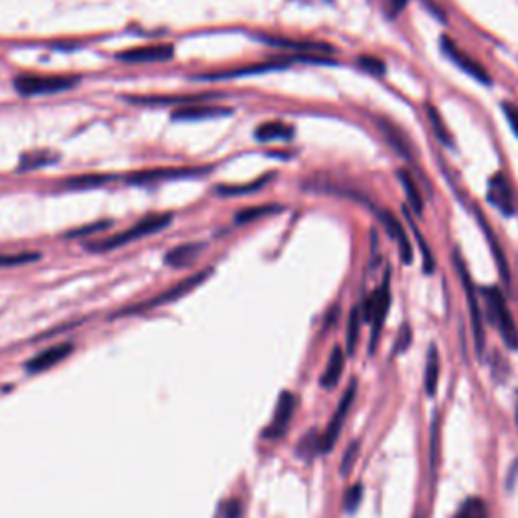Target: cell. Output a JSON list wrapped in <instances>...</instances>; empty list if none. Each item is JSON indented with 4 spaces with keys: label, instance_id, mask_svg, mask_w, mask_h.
<instances>
[{
    "label": "cell",
    "instance_id": "19",
    "mask_svg": "<svg viewBox=\"0 0 518 518\" xmlns=\"http://www.w3.org/2000/svg\"><path fill=\"white\" fill-rule=\"evenodd\" d=\"M264 43L275 45L282 49H294L300 53H316V55H326L334 53V47L328 43H320V41H294V39H283V37H262Z\"/></svg>",
    "mask_w": 518,
    "mask_h": 518
},
{
    "label": "cell",
    "instance_id": "26",
    "mask_svg": "<svg viewBox=\"0 0 518 518\" xmlns=\"http://www.w3.org/2000/svg\"><path fill=\"white\" fill-rule=\"evenodd\" d=\"M275 174H265V177H259L254 182H245V185H221L217 187V193L223 197H239V195H247V193H257L262 190L267 182L273 180Z\"/></svg>",
    "mask_w": 518,
    "mask_h": 518
},
{
    "label": "cell",
    "instance_id": "34",
    "mask_svg": "<svg viewBox=\"0 0 518 518\" xmlns=\"http://www.w3.org/2000/svg\"><path fill=\"white\" fill-rule=\"evenodd\" d=\"M361 308H355L353 312H350V319H348V328H347V348L348 353L353 355L355 353V347H356V340H358V328H361Z\"/></svg>",
    "mask_w": 518,
    "mask_h": 518
},
{
    "label": "cell",
    "instance_id": "25",
    "mask_svg": "<svg viewBox=\"0 0 518 518\" xmlns=\"http://www.w3.org/2000/svg\"><path fill=\"white\" fill-rule=\"evenodd\" d=\"M438 381H439V353L436 345H431L428 350V358H425V379H423L428 395H436Z\"/></svg>",
    "mask_w": 518,
    "mask_h": 518
},
{
    "label": "cell",
    "instance_id": "35",
    "mask_svg": "<svg viewBox=\"0 0 518 518\" xmlns=\"http://www.w3.org/2000/svg\"><path fill=\"white\" fill-rule=\"evenodd\" d=\"M356 63L365 73H371V75H375V78H383V75H385V71H387L385 61L379 60V57H375V55H361Z\"/></svg>",
    "mask_w": 518,
    "mask_h": 518
},
{
    "label": "cell",
    "instance_id": "18",
    "mask_svg": "<svg viewBox=\"0 0 518 518\" xmlns=\"http://www.w3.org/2000/svg\"><path fill=\"white\" fill-rule=\"evenodd\" d=\"M474 213H476V219H478L480 227H482V231H484V236H486V241H488V245H490L492 257H495V262H496V267H498L500 278H503V280H504V283L508 286V283H511V270H508V262H506L504 249H503V245L498 244L496 233L492 231V227H490V225H488L486 221H484V215L480 213V208H474Z\"/></svg>",
    "mask_w": 518,
    "mask_h": 518
},
{
    "label": "cell",
    "instance_id": "43",
    "mask_svg": "<svg viewBox=\"0 0 518 518\" xmlns=\"http://www.w3.org/2000/svg\"><path fill=\"white\" fill-rule=\"evenodd\" d=\"M409 340H412V328H409V326H403L397 338V347H395L397 353H401V350H405L409 347Z\"/></svg>",
    "mask_w": 518,
    "mask_h": 518
},
{
    "label": "cell",
    "instance_id": "42",
    "mask_svg": "<svg viewBox=\"0 0 518 518\" xmlns=\"http://www.w3.org/2000/svg\"><path fill=\"white\" fill-rule=\"evenodd\" d=\"M407 3H409V0H385V6H387L389 16H397L399 13H403Z\"/></svg>",
    "mask_w": 518,
    "mask_h": 518
},
{
    "label": "cell",
    "instance_id": "30",
    "mask_svg": "<svg viewBox=\"0 0 518 518\" xmlns=\"http://www.w3.org/2000/svg\"><path fill=\"white\" fill-rule=\"evenodd\" d=\"M116 180V177H106V174H83V177L67 179L65 187L67 189H97L104 187L106 182Z\"/></svg>",
    "mask_w": 518,
    "mask_h": 518
},
{
    "label": "cell",
    "instance_id": "15",
    "mask_svg": "<svg viewBox=\"0 0 518 518\" xmlns=\"http://www.w3.org/2000/svg\"><path fill=\"white\" fill-rule=\"evenodd\" d=\"M73 353V345L71 342H61V345H55V347H49L43 353H39L31 358V361L24 365V369L31 375H37V373H45L49 369H53L55 365L63 363L67 356Z\"/></svg>",
    "mask_w": 518,
    "mask_h": 518
},
{
    "label": "cell",
    "instance_id": "32",
    "mask_svg": "<svg viewBox=\"0 0 518 518\" xmlns=\"http://www.w3.org/2000/svg\"><path fill=\"white\" fill-rule=\"evenodd\" d=\"M298 456L300 458H306V459H310L314 458L316 454H322V448H320V438L316 436V431H310V433H306L304 439L300 441L298 444Z\"/></svg>",
    "mask_w": 518,
    "mask_h": 518
},
{
    "label": "cell",
    "instance_id": "13",
    "mask_svg": "<svg viewBox=\"0 0 518 518\" xmlns=\"http://www.w3.org/2000/svg\"><path fill=\"white\" fill-rule=\"evenodd\" d=\"M172 55L174 49L171 45H146L122 51L116 55V60L124 63H162L171 61Z\"/></svg>",
    "mask_w": 518,
    "mask_h": 518
},
{
    "label": "cell",
    "instance_id": "16",
    "mask_svg": "<svg viewBox=\"0 0 518 518\" xmlns=\"http://www.w3.org/2000/svg\"><path fill=\"white\" fill-rule=\"evenodd\" d=\"M233 110L223 106H213L207 102H199V104H189V106H180L177 110L172 112V120L179 122H199V120H211V118H221V116H231Z\"/></svg>",
    "mask_w": 518,
    "mask_h": 518
},
{
    "label": "cell",
    "instance_id": "24",
    "mask_svg": "<svg viewBox=\"0 0 518 518\" xmlns=\"http://www.w3.org/2000/svg\"><path fill=\"white\" fill-rule=\"evenodd\" d=\"M203 252V244H182L164 255V264L171 267H187Z\"/></svg>",
    "mask_w": 518,
    "mask_h": 518
},
{
    "label": "cell",
    "instance_id": "22",
    "mask_svg": "<svg viewBox=\"0 0 518 518\" xmlns=\"http://www.w3.org/2000/svg\"><path fill=\"white\" fill-rule=\"evenodd\" d=\"M397 177L401 180V187H403V193H405V200L409 208H413L415 215H423V195H421V187H417L415 179L412 177V172L401 169L397 172Z\"/></svg>",
    "mask_w": 518,
    "mask_h": 518
},
{
    "label": "cell",
    "instance_id": "27",
    "mask_svg": "<svg viewBox=\"0 0 518 518\" xmlns=\"http://www.w3.org/2000/svg\"><path fill=\"white\" fill-rule=\"evenodd\" d=\"M283 207L280 203H267V205H257V207H247L244 211H239L236 215V223L244 225V223H252V221H259L264 219V217H270L275 213H282Z\"/></svg>",
    "mask_w": 518,
    "mask_h": 518
},
{
    "label": "cell",
    "instance_id": "10",
    "mask_svg": "<svg viewBox=\"0 0 518 518\" xmlns=\"http://www.w3.org/2000/svg\"><path fill=\"white\" fill-rule=\"evenodd\" d=\"M355 395H356V381L350 383L348 389L345 391V395H342L337 412H334L332 420L328 423V428H326V431L320 436L322 454H328L330 449L334 448V444H337V439L342 431V425H345V420L350 412V405H353V401H355Z\"/></svg>",
    "mask_w": 518,
    "mask_h": 518
},
{
    "label": "cell",
    "instance_id": "44",
    "mask_svg": "<svg viewBox=\"0 0 518 518\" xmlns=\"http://www.w3.org/2000/svg\"><path fill=\"white\" fill-rule=\"evenodd\" d=\"M516 425H518V399H516Z\"/></svg>",
    "mask_w": 518,
    "mask_h": 518
},
{
    "label": "cell",
    "instance_id": "12",
    "mask_svg": "<svg viewBox=\"0 0 518 518\" xmlns=\"http://www.w3.org/2000/svg\"><path fill=\"white\" fill-rule=\"evenodd\" d=\"M288 63H290V61H286V60H278V61H264V63H252V65L237 67V69L215 71V73H207V75H197L195 79H200V81H221V79L247 78V75H262V73H267V71L283 69V67H288Z\"/></svg>",
    "mask_w": 518,
    "mask_h": 518
},
{
    "label": "cell",
    "instance_id": "31",
    "mask_svg": "<svg viewBox=\"0 0 518 518\" xmlns=\"http://www.w3.org/2000/svg\"><path fill=\"white\" fill-rule=\"evenodd\" d=\"M55 162V156L49 154V153H29L21 158V164H19V171L21 172H31L39 169V166H45V164H51Z\"/></svg>",
    "mask_w": 518,
    "mask_h": 518
},
{
    "label": "cell",
    "instance_id": "6",
    "mask_svg": "<svg viewBox=\"0 0 518 518\" xmlns=\"http://www.w3.org/2000/svg\"><path fill=\"white\" fill-rule=\"evenodd\" d=\"M389 278L391 273H385L381 286L373 291L363 306V316L365 320L373 322V340H371V350L377 345V338L383 328V322L387 319L389 306H391V288H389Z\"/></svg>",
    "mask_w": 518,
    "mask_h": 518
},
{
    "label": "cell",
    "instance_id": "41",
    "mask_svg": "<svg viewBox=\"0 0 518 518\" xmlns=\"http://www.w3.org/2000/svg\"><path fill=\"white\" fill-rule=\"evenodd\" d=\"M356 456H358V444H356V441H353V444L348 446L345 458H342V464H340V474L342 476H348L350 470H353V466L356 462Z\"/></svg>",
    "mask_w": 518,
    "mask_h": 518
},
{
    "label": "cell",
    "instance_id": "9",
    "mask_svg": "<svg viewBox=\"0 0 518 518\" xmlns=\"http://www.w3.org/2000/svg\"><path fill=\"white\" fill-rule=\"evenodd\" d=\"M486 199H488V203L504 217H513L516 213L514 190H513L511 180H508V177L503 171L490 177Z\"/></svg>",
    "mask_w": 518,
    "mask_h": 518
},
{
    "label": "cell",
    "instance_id": "40",
    "mask_svg": "<svg viewBox=\"0 0 518 518\" xmlns=\"http://www.w3.org/2000/svg\"><path fill=\"white\" fill-rule=\"evenodd\" d=\"M107 227H112V221H97V223H94V225H86V227H81V229L69 231L65 237H86V236H91V233L104 231V229H107Z\"/></svg>",
    "mask_w": 518,
    "mask_h": 518
},
{
    "label": "cell",
    "instance_id": "5",
    "mask_svg": "<svg viewBox=\"0 0 518 518\" xmlns=\"http://www.w3.org/2000/svg\"><path fill=\"white\" fill-rule=\"evenodd\" d=\"M454 259V265L458 270L459 280H462V288H464V294H466V302H467V310H470V320H472V332H474V345L476 350H478V355L484 353V316H482V308H480V300H478V291L474 288V282L470 278V272H467L464 257L459 255V252L452 254Z\"/></svg>",
    "mask_w": 518,
    "mask_h": 518
},
{
    "label": "cell",
    "instance_id": "2",
    "mask_svg": "<svg viewBox=\"0 0 518 518\" xmlns=\"http://www.w3.org/2000/svg\"><path fill=\"white\" fill-rule=\"evenodd\" d=\"M484 302H486V314L488 320L495 324V328L498 330L500 338L504 340V345L516 350L518 348V328L513 319L511 308L506 304V298L498 288H484L482 290Z\"/></svg>",
    "mask_w": 518,
    "mask_h": 518
},
{
    "label": "cell",
    "instance_id": "33",
    "mask_svg": "<svg viewBox=\"0 0 518 518\" xmlns=\"http://www.w3.org/2000/svg\"><path fill=\"white\" fill-rule=\"evenodd\" d=\"M41 254L37 252H16V254H0V267H14L23 264L39 262Z\"/></svg>",
    "mask_w": 518,
    "mask_h": 518
},
{
    "label": "cell",
    "instance_id": "7",
    "mask_svg": "<svg viewBox=\"0 0 518 518\" xmlns=\"http://www.w3.org/2000/svg\"><path fill=\"white\" fill-rule=\"evenodd\" d=\"M439 47H441V51H444L448 60L458 67V69H462L466 75H470V78L484 83V86H492V78H490L486 67H484L480 61H476L470 53L464 51V49H459L456 41L444 35L441 37Z\"/></svg>",
    "mask_w": 518,
    "mask_h": 518
},
{
    "label": "cell",
    "instance_id": "36",
    "mask_svg": "<svg viewBox=\"0 0 518 518\" xmlns=\"http://www.w3.org/2000/svg\"><path fill=\"white\" fill-rule=\"evenodd\" d=\"M405 217H407L409 227H412L413 236H415V239H417V244H420L421 249H423V270H425V273H431V272H433V257H431V254H430V247H428V244H425L423 236L420 233V229H417L415 221L412 219V217H409V213H405Z\"/></svg>",
    "mask_w": 518,
    "mask_h": 518
},
{
    "label": "cell",
    "instance_id": "29",
    "mask_svg": "<svg viewBox=\"0 0 518 518\" xmlns=\"http://www.w3.org/2000/svg\"><path fill=\"white\" fill-rule=\"evenodd\" d=\"M452 518H490L488 504L482 498H466Z\"/></svg>",
    "mask_w": 518,
    "mask_h": 518
},
{
    "label": "cell",
    "instance_id": "21",
    "mask_svg": "<svg viewBox=\"0 0 518 518\" xmlns=\"http://www.w3.org/2000/svg\"><path fill=\"white\" fill-rule=\"evenodd\" d=\"M255 138L259 142H273V140H291L294 138V126L286 122L272 120L264 122L255 128Z\"/></svg>",
    "mask_w": 518,
    "mask_h": 518
},
{
    "label": "cell",
    "instance_id": "4",
    "mask_svg": "<svg viewBox=\"0 0 518 518\" xmlns=\"http://www.w3.org/2000/svg\"><path fill=\"white\" fill-rule=\"evenodd\" d=\"M211 273H213V267H207V270H203V272H197L193 275H189L187 280L174 283L172 288L164 290L162 294H158L156 298H150V300H146V302L130 306V308H126V310H120L118 314L114 316V319H118V316L142 314V312L154 310V308H161V306H166V304H171V302H177V300H180L182 296H187L189 291H193L197 286H200V283H203Z\"/></svg>",
    "mask_w": 518,
    "mask_h": 518
},
{
    "label": "cell",
    "instance_id": "17",
    "mask_svg": "<svg viewBox=\"0 0 518 518\" xmlns=\"http://www.w3.org/2000/svg\"><path fill=\"white\" fill-rule=\"evenodd\" d=\"M377 126L383 134V138H385V142L389 144V148L395 150V153L401 158H405V161H412L413 148H412V142H409V138H407V134L401 130L397 124H393L387 118H379Z\"/></svg>",
    "mask_w": 518,
    "mask_h": 518
},
{
    "label": "cell",
    "instance_id": "37",
    "mask_svg": "<svg viewBox=\"0 0 518 518\" xmlns=\"http://www.w3.org/2000/svg\"><path fill=\"white\" fill-rule=\"evenodd\" d=\"M363 503V486L361 484H355V486H350L345 495V511L348 514L356 513V508L361 506Z\"/></svg>",
    "mask_w": 518,
    "mask_h": 518
},
{
    "label": "cell",
    "instance_id": "28",
    "mask_svg": "<svg viewBox=\"0 0 518 518\" xmlns=\"http://www.w3.org/2000/svg\"><path fill=\"white\" fill-rule=\"evenodd\" d=\"M425 114H428V120H430V126L436 134V138L441 142V144L452 148L454 146V140H452V134H449L448 126L444 124V118H441V114L433 107L431 104L425 106Z\"/></svg>",
    "mask_w": 518,
    "mask_h": 518
},
{
    "label": "cell",
    "instance_id": "8",
    "mask_svg": "<svg viewBox=\"0 0 518 518\" xmlns=\"http://www.w3.org/2000/svg\"><path fill=\"white\" fill-rule=\"evenodd\" d=\"M211 169H200V166H179V169H148V171H138L128 174L126 182L132 185H153V182H162V180H177V179H195L208 174Z\"/></svg>",
    "mask_w": 518,
    "mask_h": 518
},
{
    "label": "cell",
    "instance_id": "14",
    "mask_svg": "<svg viewBox=\"0 0 518 518\" xmlns=\"http://www.w3.org/2000/svg\"><path fill=\"white\" fill-rule=\"evenodd\" d=\"M375 213H377V219L381 221L383 227L393 237V241L399 245V254H401V262L403 264H412L413 262V247H412V241L407 239V233L403 229V225L397 219L395 215L389 213V211H379V208H375Z\"/></svg>",
    "mask_w": 518,
    "mask_h": 518
},
{
    "label": "cell",
    "instance_id": "20",
    "mask_svg": "<svg viewBox=\"0 0 518 518\" xmlns=\"http://www.w3.org/2000/svg\"><path fill=\"white\" fill-rule=\"evenodd\" d=\"M215 96H128L126 99L136 106H189L207 102Z\"/></svg>",
    "mask_w": 518,
    "mask_h": 518
},
{
    "label": "cell",
    "instance_id": "11",
    "mask_svg": "<svg viewBox=\"0 0 518 518\" xmlns=\"http://www.w3.org/2000/svg\"><path fill=\"white\" fill-rule=\"evenodd\" d=\"M294 412H296V397L288 391L282 393L280 399H278V405H275L273 420L265 428L264 438L265 439H280L283 433L288 431L291 417H294Z\"/></svg>",
    "mask_w": 518,
    "mask_h": 518
},
{
    "label": "cell",
    "instance_id": "3",
    "mask_svg": "<svg viewBox=\"0 0 518 518\" xmlns=\"http://www.w3.org/2000/svg\"><path fill=\"white\" fill-rule=\"evenodd\" d=\"M81 79L78 75H37V73H21L14 78V89L21 96H49L60 94V91L73 89Z\"/></svg>",
    "mask_w": 518,
    "mask_h": 518
},
{
    "label": "cell",
    "instance_id": "39",
    "mask_svg": "<svg viewBox=\"0 0 518 518\" xmlns=\"http://www.w3.org/2000/svg\"><path fill=\"white\" fill-rule=\"evenodd\" d=\"M500 110H503L508 126H511V130L514 132V136L518 138V106H514L513 102H503L500 104Z\"/></svg>",
    "mask_w": 518,
    "mask_h": 518
},
{
    "label": "cell",
    "instance_id": "38",
    "mask_svg": "<svg viewBox=\"0 0 518 518\" xmlns=\"http://www.w3.org/2000/svg\"><path fill=\"white\" fill-rule=\"evenodd\" d=\"M241 514H244V506L239 500H227L217 508L215 518H241Z\"/></svg>",
    "mask_w": 518,
    "mask_h": 518
},
{
    "label": "cell",
    "instance_id": "23",
    "mask_svg": "<svg viewBox=\"0 0 518 518\" xmlns=\"http://www.w3.org/2000/svg\"><path fill=\"white\" fill-rule=\"evenodd\" d=\"M345 353H342V348L337 347L332 350V355L328 358V365H326V369L320 377V385L324 389H334L338 385L340 381V375L345 371Z\"/></svg>",
    "mask_w": 518,
    "mask_h": 518
},
{
    "label": "cell",
    "instance_id": "1",
    "mask_svg": "<svg viewBox=\"0 0 518 518\" xmlns=\"http://www.w3.org/2000/svg\"><path fill=\"white\" fill-rule=\"evenodd\" d=\"M171 223H172V213L148 215V217H144V219H140L136 225H132L130 229L122 231V233H116V236L104 237V239H99V241H89V244H86V247L89 249V252H94V254L112 252V249L128 245V244H132V241H138V239H144L148 236H154V233L162 231L164 227H169Z\"/></svg>",
    "mask_w": 518,
    "mask_h": 518
}]
</instances>
